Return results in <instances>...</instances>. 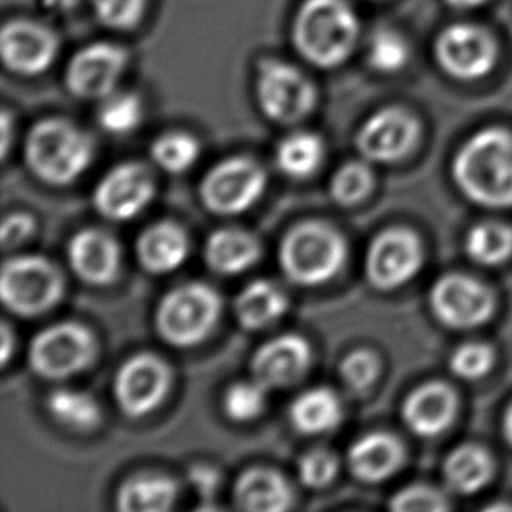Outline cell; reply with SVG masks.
Masks as SVG:
<instances>
[{
    "instance_id": "60d3db41",
    "label": "cell",
    "mask_w": 512,
    "mask_h": 512,
    "mask_svg": "<svg viewBox=\"0 0 512 512\" xmlns=\"http://www.w3.org/2000/svg\"><path fill=\"white\" fill-rule=\"evenodd\" d=\"M390 509L401 512L446 511L448 504L441 493L429 486H409L395 493L390 500Z\"/></svg>"
},
{
    "instance_id": "2e32d148",
    "label": "cell",
    "mask_w": 512,
    "mask_h": 512,
    "mask_svg": "<svg viewBox=\"0 0 512 512\" xmlns=\"http://www.w3.org/2000/svg\"><path fill=\"white\" fill-rule=\"evenodd\" d=\"M430 308L444 326L472 329L490 319L493 299L478 280L467 275H446L430 291Z\"/></svg>"
},
{
    "instance_id": "5b68a950",
    "label": "cell",
    "mask_w": 512,
    "mask_h": 512,
    "mask_svg": "<svg viewBox=\"0 0 512 512\" xmlns=\"http://www.w3.org/2000/svg\"><path fill=\"white\" fill-rule=\"evenodd\" d=\"M222 299L201 282L179 285L161 298L154 326L161 340L175 348H191L207 340L219 322Z\"/></svg>"
},
{
    "instance_id": "7a4b0ae2",
    "label": "cell",
    "mask_w": 512,
    "mask_h": 512,
    "mask_svg": "<svg viewBox=\"0 0 512 512\" xmlns=\"http://www.w3.org/2000/svg\"><path fill=\"white\" fill-rule=\"evenodd\" d=\"M453 177L474 203L490 208L511 207V133L500 128L476 133L455 156Z\"/></svg>"
},
{
    "instance_id": "7c38bea8",
    "label": "cell",
    "mask_w": 512,
    "mask_h": 512,
    "mask_svg": "<svg viewBox=\"0 0 512 512\" xmlns=\"http://www.w3.org/2000/svg\"><path fill=\"white\" fill-rule=\"evenodd\" d=\"M154 194L151 170L137 161H128L111 168L100 179L93 191V205L109 221H132L149 207Z\"/></svg>"
},
{
    "instance_id": "d6986e66",
    "label": "cell",
    "mask_w": 512,
    "mask_h": 512,
    "mask_svg": "<svg viewBox=\"0 0 512 512\" xmlns=\"http://www.w3.org/2000/svg\"><path fill=\"white\" fill-rule=\"evenodd\" d=\"M67 257L74 275L84 284H112L121 271V247L102 229H83L72 236Z\"/></svg>"
},
{
    "instance_id": "9a60e30c",
    "label": "cell",
    "mask_w": 512,
    "mask_h": 512,
    "mask_svg": "<svg viewBox=\"0 0 512 512\" xmlns=\"http://www.w3.org/2000/svg\"><path fill=\"white\" fill-rule=\"evenodd\" d=\"M60 42L51 28L39 21L16 18L0 32V56L7 70L18 76H39L53 65Z\"/></svg>"
},
{
    "instance_id": "836d02e7",
    "label": "cell",
    "mask_w": 512,
    "mask_h": 512,
    "mask_svg": "<svg viewBox=\"0 0 512 512\" xmlns=\"http://www.w3.org/2000/svg\"><path fill=\"white\" fill-rule=\"evenodd\" d=\"M266 392L259 381L247 380L231 383L222 395L224 415L231 422L249 423L256 420L266 408Z\"/></svg>"
},
{
    "instance_id": "e575fe53",
    "label": "cell",
    "mask_w": 512,
    "mask_h": 512,
    "mask_svg": "<svg viewBox=\"0 0 512 512\" xmlns=\"http://www.w3.org/2000/svg\"><path fill=\"white\" fill-rule=\"evenodd\" d=\"M374 186L373 170L364 161H348L334 172L329 193L341 207H352L366 198Z\"/></svg>"
},
{
    "instance_id": "d590c367",
    "label": "cell",
    "mask_w": 512,
    "mask_h": 512,
    "mask_svg": "<svg viewBox=\"0 0 512 512\" xmlns=\"http://www.w3.org/2000/svg\"><path fill=\"white\" fill-rule=\"evenodd\" d=\"M409 56L411 49L408 41L395 30H378L369 41L367 60L381 74H394L404 69L408 65Z\"/></svg>"
},
{
    "instance_id": "8992f818",
    "label": "cell",
    "mask_w": 512,
    "mask_h": 512,
    "mask_svg": "<svg viewBox=\"0 0 512 512\" xmlns=\"http://www.w3.org/2000/svg\"><path fill=\"white\" fill-rule=\"evenodd\" d=\"M65 278L49 259L23 254L7 259L0 273V298L9 312L34 319L51 312L63 298Z\"/></svg>"
},
{
    "instance_id": "44dd1931",
    "label": "cell",
    "mask_w": 512,
    "mask_h": 512,
    "mask_svg": "<svg viewBox=\"0 0 512 512\" xmlns=\"http://www.w3.org/2000/svg\"><path fill=\"white\" fill-rule=\"evenodd\" d=\"M457 413V399L443 383L416 388L402 406V420L409 430L422 437L439 436L450 427Z\"/></svg>"
},
{
    "instance_id": "83f0119b",
    "label": "cell",
    "mask_w": 512,
    "mask_h": 512,
    "mask_svg": "<svg viewBox=\"0 0 512 512\" xmlns=\"http://www.w3.org/2000/svg\"><path fill=\"white\" fill-rule=\"evenodd\" d=\"M492 478V460L483 448L465 444L451 451L444 462V479L453 492L471 495Z\"/></svg>"
},
{
    "instance_id": "ac0fdd59",
    "label": "cell",
    "mask_w": 512,
    "mask_h": 512,
    "mask_svg": "<svg viewBox=\"0 0 512 512\" xmlns=\"http://www.w3.org/2000/svg\"><path fill=\"white\" fill-rule=\"evenodd\" d=\"M312 362V346L299 334H280L257 348L250 360L252 378L268 390L303 380Z\"/></svg>"
},
{
    "instance_id": "52a82bcc",
    "label": "cell",
    "mask_w": 512,
    "mask_h": 512,
    "mask_svg": "<svg viewBox=\"0 0 512 512\" xmlns=\"http://www.w3.org/2000/svg\"><path fill=\"white\" fill-rule=\"evenodd\" d=\"M97 340L79 322H58L35 334L28 364L42 380L62 381L84 371L95 360Z\"/></svg>"
},
{
    "instance_id": "ee69618b",
    "label": "cell",
    "mask_w": 512,
    "mask_h": 512,
    "mask_svg": "<svg viewBox=\"0 0 512 512\" xmlns=\"http://www.w3.org/2000/svg\"><path fill=\"white\" fill-rule=\"evenodd\" d=\"M11 130H13V119L7 109L2 111V156L6 158L9 153V139H11Z\"/></svg>"
},
{
    "instance_id": "7dc6e473",
    "label": "cell",
    "mask_w": 512,
    "mask_h": 512,
    "mask_svg": "<svg viewBox=\"0 0 512 512\" xmlns=\"http://www.w3.org/2000/svg\"><path fill=\"white\" fill-rule=\"evenodd\" d=\"M504 434H506L507 441L512 446V406L507 409L506 418H504Z\"/></svg>"
},
{
    "instance_id": "8fae6325",
    "label": "cell",
    "mask_w": 512,
    "mask_h": 512,
    "mask_svg": "<svg viewBox=\"0 0 512 512\" xmlns=\"http://www.w3.org/2000/svg\"><path fill=\"white\" fill-rule=\"evenodd\" d=\"M128 67V51L112 42H93L79 49L65 67V86L83 100H102L118 88Z\"/></svg>"
},
{
    "instance_id": "ab89813d",
    "label": "cell",
    "mask_w": 512,
    "mask_h": 512,
    "mask_svg": "<svg viewBox=\"0 0 512 512\" xmlns=\"http://www.w3.org/2000/svg\"><path fill=\"white\" fill-rule=\"evenodd\" d=\"M492 364V348L483 343H465L458 346L450 359L451 371L462 380H478L488 373Z\"/></svg>"
},
{
    "instance_id": "30bf717a",
    "label": "cell",
    "mask_w": 512,
    "mask_h": 512,
    "mask_svg": "<svg viewBox=\"0 0 512 512\" xmlns=\"http://www.w3.org/2000/svg\"><path fill=\"white\" fill-rule=\"evenodd\" d=\"M172 373L167 362L144 352L119 367L114 378V397L123 415L142 418L158 408L170 390Z\"/></svg>"
},
{
    "instance_id": "f6af8a7d",
    "label": "cell",
    "mask_w": 512,
    "mask_h": 512,
    "mask_svg": "<svg viewBox=\"0 0 512 512\" xmlns=\"http://www.w3.org/2000/svg\"><path fill=\"white\" fill-rule=\"evenodd\" d=\"M42 2L53 11H72L79 0H42Z\"/></svg>"
},
{
    "instance_id": "b9f144b4",
    "label": "cell",
    "mask_w": 512,
    "mask_h": 512,
    "mask_svg": "<svg viewBox=\"0 0 512 512\" xmlns=\"http://www.w3.org/2000/svg\"><path fill=\"white\" fill-rule=\"evenodd\" d=\"M34 231L35 221L32 215L25 212L9 214L2 222V231H0L2 247L4 249L18 247L21 243L27 242L28 238L34 235Z\"/></svg>"
},
{
    "instance_id": "6da1fadb",
    "label": "cell",
    "mask_w": 512,
    "mask_h": 512,
    "mask_svg": "<svg viewBox=\"0 0 512 512\" xmlns=\"http://www.w3.org/2000/svg\"><path fill=\"white\" fill-rule=\"evenodd\" d=\"M359 37V18L346 0H303L292 20V46L317 69L343 65Z\"/></svg>"
},
{
    "instance_id": "e0dca14e",
    "label": "cell",
    "mask_w": 512,
    "mask_h": 512,
    "mask_svg": "<svg viewBox=\"0 0 512 512\" xmlns=\"http://www.w3.org/2000/svg\"><path fill=\"white\" fill-rule=\"evenodd\" d=\"M420 135L416 119L401 107H385L374 112L357 133V149L373 163H395L415 147Z\"/></svg>"
},
{
    "instance_id": "1f68e13d",
    "label": "cell",
    "mask_w": 512,
    "mask_h": 512,
    "mask_svg": "<svg viewBox=\"0 0 512 512\" xmlns=\"http://www.w3.org/2000/svg\"><path fill=\"white\" fill-rule=\"evenodd\" d=\"M98 123L112 135H128L135 132L144 119L142 98L133 91H114L102 98L98 107Z\"/></svg>"
},
{
    "instance_id": "cb8c5ba5",
    "label": "cell",
    "mask_w": 512,
    "mask_h": 512,
    "mask_svg": "<svg viewBox=\"0 0 512 512\" xmlns=\"http://www.w3.org/2000/svg\"><path fill=\"white\" fill-rule=\"evenodd\" d=\"M233 500L242 511L284 512L292 506L291 485L275 469L254 467L236 479Z\"/></svg>"
},
{
    "instance_id": "3957f363",
    "label": "cell",
    "mask_w": 512,
    "mask_h": 512,
    "mask_svg": "<svg viewBox=\"0 0 512 512\" xmlns=\"http://www.w3.org/2000/svg\"><path fill=\"white\" fill-rule=\"evenodd\" d=\"M23 154L30 172L44 184L69 186L90 168L95 142L69 119L46 118L30 128Z\"/></svg>"
},
{
    "instance_id": "4fadbf2b",
    "label": "cell",
    "mask_w": 512,
    "mask_h": 512,
    "mask_svg": "<svg viewBox=\"0 0 512 512\" xmlns=\"http://www.w3.org/2000/svg\"><path fill=\"white\" fill-rule=\"evenodd\" d=\"M422 257V243L413 231L387 229L367 249V280L378 291H395L415 277Z\"/></svg>"
},
{
    "instance_id": "8d00e7d4",
    "label": "cell",
    "mask_w": 512,
    "mask_h": 512,
    "mask_svg": "<svg viewBox=\"0 0 512 512\" xmlns=\"http://www.w3.org/2000/svg\"><path fill=\"white\" fill-rule=\"evenodd\" d=\"M93 14L111 30H132L146 13L147 0H90Z\"/></svg>"
},
{
    "instance_id": "4dcf8cb0",
    "label": "cell",
    "mask_w": 512,
    "mask_h": 512,
    "mask_svg": "<svg viewBox=\"0 0 512 512\" xmlns=\"http://www.w3.org/2000/svg\"><path fill=\"white\" fill-rule=\"evenodd\" d=\"M465 250L474 263L497 266L512 254V229L499 222H483L471 229Z\"/></svg>"
},
{
    "instance_id": "603a6c76",
    "label": "cell",
    "mask_w": 512,
    "mask_h": 512,
    "mask_svg": "<svg viewBox=\"0 0 512 512\" xmlns=\"http://www.w3.org/2000/svg\"><path fill=\"white\" fill-rule=\"evenodd\" d=\"M259 257L261 243L245 229H217L208 236L203 247V259L208 268L222 277H235L250 270Z\"/></svg>"
},
{
    "instance_id": "9c48e42d",
    "label": "cell",
    "mask_w": 512,
    "mask_h": 512,
    "mask_svg": "<svg viewBox=\"0 0 512 512\" xmlns=\"http://www.w3.org/2000/svg\"><path fill=\"white\" fill-rule=\"evenodd\" d=\"M268 184L264 168L247 156H233L210 168L200 184V198L212 214L238 215L254 207Z\"/></svg>"
},
{
    "instance_id": "484cf974",
    "label": "cell",
    "mask_w": 512,
    "mask_h": 512,
    "mask_svg": "<svg viewBox=\"0 0 512 512\" xmlns=\"http://www.w3.org/2000/svg\"><path fill=\"white\" fill-rule=\"evenodd\" d=\"M177 495V483L167 474L139 472L119 486L116 507L123 512H163L172 509Z\"/></svg>"
},
{
    "instance_id": "74e56055",
    "label": "cell",
    "mask_w": 512,
    "mask_h": 512,
    "mask_svg": "<svg viewBox=\"0 0 512 512\" xmlns=\"http://www.w3.org/2000/svg\"><path fill=\"white\" fill-rule=\"evenodd\" d=\"M340 471V462L333 451L326 448H315L306 451L298 464V474L301 483L306 488L320 490L333 483Z\"/></svg>"
},
{
    "instance_id": "f1b7e54d",
    "label": "cell",
    "mask_w": 512,
    "mask_h": 512,
    "mask_svg": "<svg viewBox=\"0 0 512 512\" xmlns=\"http://www.w3.org/2000/svg\"><path fill=\"white\" fill-rule=\"evenodd\" d=\"M324 142L317 133L292 132L278 142L277 165L291 179H308L324 160Z\"/></svg>"
},
{
    "instance_id": "277c9868",
    "label": "cell",
    "mask_w": 512,
    "mask_h": 512,
    "mask_svg": "<svg viewBox=\"0 0 512 512\" xmlns=\"http://www.w3.org/2000/svg\"><path fill=\"white\" fill-rule=\"evenodd\" d=\"M346 254L345 236L329 222L303 221L282 238L278 263L292 284L317 287L340 273Z\"/></svg>"
},
{
    "instance_id": "d4e9b609",
    "label": "cell",
    "mask_w": 512,
    "mask_h": 512,
    "mask_svg": "<svg viewBox=\"0 0 512 512\" xmlns=\"http://www.w3.org/2000/svg\"><path fill=\"white\" fill-rule=\"evenodd\" d=\"M287 308V294L271 280H254L245 285L233 305L238 324L247 331L273 326L284 317Z\"/></svg>"
},
{
    "instance_id": "bcb514c9",
    "label": "cell",
    "mask_w": 512,
    "mask_h": 512,
    "mask_svg": "<svg viewBox=\"0 0 512 512\" xmlns=\"http://www.w3.org/2000/svg\"><path fill=\"white\" fill-rule=\"evenodd\" d=\"M450 6L457 7V9H471V7L483 4L485 0H446Z\"/></svg>"
},
{
    "instance_id": "4316f807",
    "label": "cell",
    "mask_w": 512,
    "mask_h": 512,
    "mask_svg": "<svg viewBox=\"0 0 512 512\" xmlns=\"http://www.w3.org/2000/svg\"><path fill=\"white\" fill-rule=\"evenodd\" d=\"M292 427L305 436H319L336 429L343 418L338 394L327 387H315L299 394L289 408Z\"/></svg>"
},
{
    "instance_id": "f546056e",
    "label": "cell",
    "mask_w": 512,
    "mask_h": 512,
    "mask_svg": "<svg viewBox=\"0 0 512 512\" xmlns=\"http://www.w3.org/2000/svg\"><path fill=\"white\" fill-rule=\"evenodd\" d=\"M48 411L56 422L72 430L95 429L102 420L98 402L91 395L72 388L53 390L48 397Z\"/></svg>"
},
{
    "instance_id": "5bb4252c",
    "label": "cell",
    "mask_w": 512,
    "mask_h": 512,
    "mask_svg": "<svg viewBox=\"0 0 512 512\" xmlns=\"http://www.w3.org/2000/svg\"><path fill=\"white\" fill-rule=\"evenodd\" d=\"M434 51L439 67L462 81L486 76L497 60L492 37L471 23H455L444 28L437 37Z\"/></svg>"
},
{
    "instance_id": "7bdbcfd3",
    "label": "cell",
    "mask_w": 512,
    "mask_h": 512,
    "mask_svg": "<svg viewBox=\"0 0 512 512\" xmlns=\"http://www.w3.org/2000/svg\"><path fill=\"white\" fill-rule=\"evenodd\" d=\"M13 348L14 336L13 333H11V327L7 326V324H2V364H4V366L11 360Z\"/></svg>"
},
{
    "instance_id": "d6a6232c",
    "label": "cell",
    "mask_w": 512,
    "mask_h": 512,
    "mask_svg": "<svg viewBox=\"0 0 512 512\" xmlns=\"http://www.w3.org/2000/svg\"><path fill=\"white\" fill-rule=\"evenodd\" d=\"M200 156V142L191 133L167 132L154 140L151 158L168 173H184Z\"/></svg>"
},
{
    "instance_id": "ba28073f",
    "label": "cell",
    "mask_w": 512,
    "mask_h": 512,
    "mask_svg": "<svg viewBox=\"0 0 512 512\" xmlns=\"http://www.w3.org/2000/svg\"><path fill=\"white\" fill-rule=\"evenodd\" d=\"M256 98L266 118L277 125H298L312 114L319 95L315 84L291 63L264 60L259 65Z\"/></svg>"
},
{
    "instance_id": "7402d4cb",
    "label": "cell",
    "mask_w": 512,
    "mask_h": 512,
    "mask_svg": "<svg viewBox=\"0 0 512 512\" xmlns=\"http://www.w3.org/2000/svg\"><path fill=\"white\" fill-rule=\"evenodd\" d=\"M404 462V450L388 432H369L348 450V467L364 483H381L392 478Z\"/></svg>"
},
{
    "instance_id": "ffe728a7",
    "label": "cell",
    "mask_w": 512,
    "mask_h": 512,
    "mask_svg": "<svg viewBox=\"0 0 512 512\" xmlns=\"http://www.w3.org/2000/svg\"><path fill=\"white\" fill-rule=\"evenodd\" d=\"M186 229L173 221H160L147 226L135 242V256L140 266L151 275H167L179 270L189 256Z\"/></svg>"
},
{
    "instance_id": "f35d334b",
    "label": "cell",
    "mask_w": 512,
    "mask_h": 512,
    "mask_svg": "<svg viewBox=\"0 0 512 512\" xmlns=\"http://www.w3.org/2000/svg\"><path fill=\"white\" fill-rule=\"evenodd\" d=\"M341 380L355 392H364L380 374V360L369 350H353L340 366Z\"/></svg>"
}]
</instances>
